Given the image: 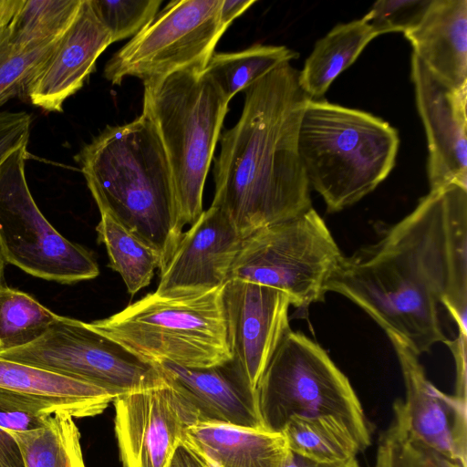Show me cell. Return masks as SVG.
Here are the masks:
<instances>
[{
	"label": "cell",
	"instance_id": "4",
	"mask_svg": "<svg viewBox=\"0 0 467 467\" xmlns=\"http://www.w3.org/2000/svg\"><path fill=\"white\" fill-rule=\"evenodd\" d=\"M298 152L310 187L337 213L373 192L395 166L396 129L368 112L308 99Z\"/></svg>",
	"mask_w": 467,
	"mask_h": 467
},
{
	"label": "cell",
	"instance_id": "3",
	"mask_svg": "<svg viewBox=\"0 0 467 467\" xmlns=\"http://www.w3.org/2000/svg\"><path fill=\"white\" fill-rule=\"evenodd\" d=\"M77 161L99 212L151 247L161 270L183 228L171 170L149 119L141 114L130 122L107 126L82 148Z\"/></svg>",
	"mask_w": 467,
	"mask_h": 467
},
{
	"label": "cell",
	"instance_id": "25",
	"mask_svg": "<svg viewBox=\"0 0 467 467\" xmlns=\"http://www.w3.org/2000/svg\"><path fill=\"white\" fill-rule=\"evenodd\" d=\"M299 54L285 46L254 45L232 53H213L205 72L228 99Z\"/></svg>",
	"mask_w": 467,
	"mask_h": 467
},
{
	"label": "cell",
	"instance_id": "40",
	"mask_svg": "<svg viewBox=\"0 0 467 467\" xmlns=\"http://www.w3.org/2000/svg\"><path fill=\"white\" fill-rule=\"evenodd\" d=\"M255 3V0H223L221 6V22L227 29L233 21Z\"/></svg>",
	"mask_w": 467,
	"mask_h": 467
},
{
	"label": "cell",
	"instance_id": "13",
	"mask_svg": "<svg viewBox=\"0 0 467 467\" xmlns=\"http://www.w3.org/2000/svg\"><path fill=\"white\" fill-rule=\"evenodd\" d=\"M402 372L406 396L394 403V417L416 440L467 467V400L438 389L419 356L400 337L387 335Z\"/></svg>",
	"mask_w": 467,
	"mask_h": 467
},
{
	"label": "cell",
	"instance_id": "28",
	"mask_svg": "<svg viewBox=\"0 0 467 467\" xmlns=\"http://www.w3.org/2000/svg\"><path fill=\"white\" fill-rule=\"evenodd\" d=\"M21 0H0V105L24 90L32 73L47 58L59 38L20 49L8 39V24Z\"/></svg>",
	"mask_w": 467,
	"mask_h": 467
},
{
	"label": "cell",
	"instance_id": "41",
	"mask_svg": "<svg viewBox=\"0 0 467 467\" xmlns=\"http://www.w3.org/2000/svg\"><path fill=\"white\" fill-rule=\"evenodd\" d=\"M374 467H386L385 453L383 447L380 443H379L376 462Z\"/></svg>",
	"mask_w": 467,
	"mask_h": 467
},
{
	"label": "cell",
	"instance_id": "11",
	"mask_svg": "<svg viewBox=\"0 0 467 467\" xmlns=\"http://www.w3.org/2000/svg\"><path fill=\"white\" fill-rule=\"evenodd\" d=\"M0 357L103 388L116 396L160 384L157 365L146 362L88 323L58 316L47 332Z\"/></svg>",
	"mask_w": 467,
	"mask_h": 467
},
{
	"label": "cell",
	"instance_id": "38",
	"mask_svg": "<svg viewBox=\"0 0 467 467\" xmlns=\"http://www.w3.org/2000/svg\"><path fill=\"white\" fill-rule=\"evenodd\" d=\"M168 467H212L193 449L182 441L176 449Z\"/></svg>",
	"mask_w": 467,
	"mask_h": 467
},
{
	"label": "cell",
	"instance_id": "18",
	"mask_svg": "<svg viewBox=\"0 0 467 467\" xmlns=\"http://www.w3.org/2000/svg\"><path fill=\"white\" fill-rule=\"evenodd\" d=\"M157 366L192 406L198 422L264 430L255 389L234 357L207 368L169 362Z\"/></svg>",
	"mask_w": 467,
	"mask_h": 467
},
{
	"label": "cell",
	"instance_id": "20",
	"mask_svg": "<svg viewBox=\"0 0 467 467\" xmlns=\"http://www.w3.org/2000/svg\"><path fill=\"white\" fill-rule=\"evenodd\" d=\"M404 36L436 78L455 90H467V0H432Z\"/></svg>",
	"mask_w": 467,
	"mask_h": 467
},
{
	"label": "cell",
	"instance_id": "34",
	"mask_svg": "<svg viewBox=\"0 0 467 467\" xmlns=\"http://www.w3.org/2000/svg\"><path fill=\"white\" fill-rule=\"evenodd\" d=\"M51 415H40L19 410L0 400V428L23 431L43 427Z\"/></svg>",
	"mask_w": 467,
	"mask_h": 467
},
{
	"label": "cell",
	"instance_id": "17",
	"mask_svg": "<svg viewBox=\"0 0 467 467\" xmlns=\"http://www.w3.org/2000/svg\"><path fill=\"white\" fill-rule=\"evenodd\" d=\"M110 44L109 31L94 15L88 0H82L71 25L32 73L23 91L33 105L47 111H62L65 100L83 87Z\"/></svg>",
	"mask_w": 467,
	"mask_h": 467
},
{
	"label": "cell",
	"instance_id": "19",
	"mask_svg": "<svg viewBox=\"0 0 467 467\" xmlns=\"http://www.w3.org/2000/svg\"><path fill=\"white\" fill-rule=\"evenodd\" d=\"M117 396L96 385L0 357V400L40 415L101 414Z\"/></svg>",
	"mask_w": 467,
	"mask_h": 467
},
{
	"label": "cell",
	"instance_id": "8",
	"mask_svg": "<svg viewBox=\"0 0 467 467\" xmlns=\"http://www.w3.org/2000/svg\"><path fill=\"white\" fill-rule=\"evenodd\" d=\"M344 255L312 207L292 219L257 230L242 241L229 279L283 291L296 308L323 302Z\"/></svg>",
	"mask_w": 467,
	"mask_h": 467
},
{
	"label": "cell",
	"instance_id": "33",
	"mask_svg": "<svg viewBox=\"0 0 467 467\" xmlns=\"http://www.w3.org/2000/svg\"><path fill=\"white\" fill-rule=\"evenodd\" d=\"M30 125L26 112H0V165L13 151L27 145Z\"/></svg>",
	"mask_w": 467,
	"mask_h": 467
},
{
	"label": "cell",
	"instance_id": "31",
	"mask_svg": "<svg viewBox=\"0 0 467 467\" xmlns=\"http://www.w3.org/2000/svg\"><path fill=\"white\" fill-rule=\"evenodd\" d=\"M379 443L386 467H462L413 438L395 417Z\"/></svg>",
	"mask_w": 467,
	"mask_h": 467
},
{
	"label": "cell",
	"instance_id": "26",
	"mask_svg": "<svg viewBox=\"0 0 467 467\" xmlns=\"http://www.w3.org/2000/svg\"><path fill=\"white\" fill-rule=\"evenodd\" d=\"M82 0H21L8 24L9 42L27 49L59 38L74 20Z\"/></svg>",
	"mask_w": 467,
	"mask_h": 467
},
{
	"label": "cell",
	"instance_id": "15",
	"mask_svg": "<svg viewBox=\"0 0 467 467\" xmlns=\"http://www.w3.org/2000/svg\"><path fill=\"white\" fill-rule=\"evenodd\" d=\"M242 241L227 214L211 205L182 234L171 257L161 270L155 293L182 296L223 286Z\"/></svg>",
	"mask_w": 467,
	"mask_h": 467
},
{
	"label": "cell",
	"instance_id": "7",
	"mask_svg": "<svg viewBox=\"0 0 467 467\" xmlns=\"http://www.w3.org/2000/svg\"><path fill=\"white\" fill-rule=\"evenodd\" d=\"M255 395L264 430L281 433L293 416L330 415L343 421L359 448L370 445L363 408L346 375L315 341L290 329L262 373Z\"/></svg>",
	"mask_w": 467,
	"mask_h": 467
},
{
	"label": "cell",
	"instance_id": "1",
	"mask_svg": "<svg viewBox=\"0 0 467 467\" xmlns=\"http://www.w3.org/2000/svg\"><path fill=\"white\" fill-rule=\"evenodd\" d=\"M327 290L348 298L418 356L448 339L441 304L467 332V190L430 191L378 241L344 256Z\"/></svg>",
	"mask_w": 467,
	"mask_h": 467
},
{
	"label": "cell",
	"instance_id": "22",
	"mask_svg": "<svg viewBox=\"0 0 467 467\" xmlns=\"http://www.w3.org/2000/svg\"><path fill=\"white\" fill-rule=\"evenodd\" d=\"M379 35L362 18L335 26L318 39L298 74V83L310 99H320L331 83L350 67Z\"/></svg>",
	"mask_w": 467,
	"mask_h": 467
},
{
	"label": "cell",
	"instance_id": "35",
	"mask_svg": "<svg viewBox=\"0 0 467 467\" xmlns=\"http://www.w3.org/2000/svg\"><path fill=\"white\" fill-rule=\"evenodd\" d=\"M444 344L450 348L456 368L455 396L461 400H467L466 388V353H467V334L458 332L457 337Z\"/></svg>",
	"mask_w": 467,
	"mask_h": 467
},
{
	"label": "cell",
	"instance_id": "32",
	"mask_svg": "<svg viewBox=\"0 0 467 467\" xmlns=\"http://www.w3.org/2000/svg\"><path fill=\"white\" fill-rule=\"evenodd\" d=\"M432 0H379L362 17L379 35L407 32L422 19Z\"/></svg>",
	"mask_w": 467,
	"mask_h": 467
},
{
	"label": "cell",
	"instance_id": "2",
	"mask_svg": "<svg viewBox=\"0 0 467 467\" xmlns=\"http://www.w3.org/2000/svg\"><path fill=\"white\" fill-rule=\"evenodd\" d=\"M298 74L286 63L246 88L238 121L220 136L212 205L243 239L312 208L297 144L309 98Z\"/></svg>",
	"mask_w": 467,
	"mask_h": 467
},
{
	"label": "cell",
	"instance_id": "6",
	"mask_svg": "<svg viewBox=\"0 0 467 467\" xmlns=\"http://www.w3.org/2000/svg\"><path fill=\"white\" fill-rule=\"evenodd\" d=\"M88 324L154 365L207 368L234 357L223 286L182 296L149 293L121 311Z\"/></svg>",
	"mask_w": 467,
	"mask_h": 467
},
{
	"label": "cell",
	"instance_id": "21",
	"mask_svg": "<svg viewBox=\"0 0 467 467\" xmlns=\"http://www.w3.org/2000/svg\"><path fill=\"white\" fill-rule=\"evenodd\" d=\"M212 467H282L288 452L282 433L198 422L182 440Z\"/></svg>",
	"mask_w": 467,
	"mask_h": 467
},
{
	"label": "cell",
	"instance_id": "27",
	"mask_svg": "<svg viewBox=\"0 0 467 467\" xmlns=\"http://www.w3.org/2000/svg\"><path fill=\"white\" fill-rule=\"evenodd\" d=\"M57 317L28 294L0 285V352L33 343Z\"/></svg>",
	"mask_w": 467,
	"mask_h": 467
},
{
	"label": "cell",
	"instance_id": "9",
	"mask_svg": "<svg viewBox=\"0 0 467 467\" xmlns=\"http://www.w3.org/2000/svg\"><path fill=\"white\" fill-rule=\"evenodd\" d=\"M26 146L0 165V252L5 262L36 277L73 284L97 277L87 249L61 235L40 212L29 191Z\"/></svg>",
	"mask_w": 467,
	"mask_h": 467
},
{
	"label": "cell",
	"instance_id": "14",
	"mask_svg": "<svg viewBox=\"0 0 467 467\" xmlns=\"http://www.w3.org/2000/svg\"><path fill=\"white\" fill-rule=\"evenodd\" d=\"M410 77L428 141L431 191L449 185L467 190V90H455L411 54Z\"/></svg>",
	"mask_w": 467,
	"mask_h": 467
},
{
	"label": "cell",
	"instance_id": "12",
	"mask_svg": "<svg viewBox=\"0 0 467 467\" xmlns=\"http://www.w3.org/2000/svg\"><path fill=\"white\" fill-rule=\"evenodd\" d=\"M113 404L123 467H168L188 428L198 423L192 406L164 376L156 386L117 396Z\"/></svg>",
	"mask_w": 467,
	"mask_h": 467
},
{
	"label": "cell",
	"instance_id": "30",
	"mask_svg": "<svg viewBox=\"0 0 467 467\" xmlns=\"http://www.w3.org/2000/svg\"><path fill=\"white\" fill-rule=\"evenodd\" d=\"M112 43L138 34L158 13L161 0H88Z\"/></svg>",
	"mask_w": 467,
	"mask_h": 467
},
{
	"label": "cell",
	"instance_id": "37",
	"mask_svg": "<svg viewBox=\"0 0 467 467\" xmlns=\"http://www.w3.org/2000/svg\"><path fill=\"white\" fill-rule=\"evenodd\" d=\"M0 467H25L23 458L14 437L0 428Z\"/></svg>",
	"mask_w": 467,
	"mask_h": 467
},
{
	"label": "cell",
	"instance_id": "23",
	"mask_svg": "<svg viewBox=\"0 0 467 467\" xmlns=\"http://www.w3.org/2000/svg\"><path fill=\"white\" fill-rule=\"evenodd\" d=\"M281 433L289 451L319 462H348L361 451L348 426L330 415L293 416Z\"/></svg>",
	"mask_w": 467,
	"mask_h": 467
},
{
	"label": "cell",
	"instance_id": "42",
	"mask_svg": "<svg viewBox=\"0 0 467 467\" xmlns=\"http://www.w3.org/2000/svg\"><path fill=\"white\" fill-rule=\"evenodd\" d=\"M5 259L2 256L0 252V285H4V268H5Z\"/></svg>",
	"mask_w": 467,
	"mask_h": 467
},
{
	"label": "cell",
	"instance_id": "36",
	"mask_svg": "<svg viewBox=\"0 0 467 467\" xmlns=\"http://www.w3.org/2000/svg\"><path fill=\"white\" fill-rule=\"evenodd\" d=\"M62 425L70 467H86L80 444V432L74 419L63 414Z\"/></svg>",
	"mask_w": 467,
	"mask_h": 467
},
{
	"label": "cell",
	"instance_id": "39",
	"mask_svg": "<svg viewBox=\"0 0 467 467\" xmlns=\"http://www.w3.org/2000/svg\"><path fill=\"white\" fill-rule=\"evenodd\" d=\"M282 467H360L357 458L344 462H319L309 460L288 450Z\"/></svg>",
	"mask_w": 467,
	"mask_h": 467
},
{
	"label": "cell",
	"instance_id": "10",
	"mask_svg": "<svg viewBox=\"0 0 467 467\" xmlns=\"http://www.w3.org/2000/svg\"><path fill=\"white\" fill-rule=\"evenodd\" d=\"M223 0H177L168 5L109 59L104 77L120 85L127 77L142 82L180 70L203 71L226 28Z\"/></svg>",
	"mask_w": 467,
	"mask_h": 467
},
{
	"label": "cell",
	"instance_id": "16",
	"mask_svg": "<svg viewBox=\"0 0 467 467\" xmlns=\"http://www.w3.org/2000/svg\"><path fill=\"white\" fill-rule=\"evenodd\" d=\"M223 303L233 356L255 389L283 337L291 329L290 299L275 288L229 279L223 285Z\"/></svg>",
	"mask_w": 467,
	"mask_h": 467
},
{
	"label": "cell",
	"instance_id": "5",
	"mask_svg": "<svg viewBox=\"0 0 467 467\" xmlns=\"http://www.w3.org/2000/svg\"><path fill=\"white\" fill-rule=\"evenodd\" d=\"M143 85L141 114L165 150L183 228L203 212L204 184L230 99L205 70H180Z\"/></svg>",
	"mask_w": 467,
	"mask_h": 467
},
{
	"label": "cell",
	"instance_id": "29",
	"mask_svg": "<svg viewBox=\"0 0 467 467\" xmlns=\"http://www.w3.org/2000/svg\"><path fill=\"white\" fill-rule=\"evenodd\" d=\"M62 415H51L47 424L37 429L7 431L18 444L25 467H70Z\"/></svg>",
	"mask_w": 467,
	"mask_h": 467
},
{
	"label": "cell",
	"instance_id": "24",
	"mask_svg": "<svg viewBox=\"0 0 467 467\" xmlns=\"http://www.w3.org/2000/svg\"><path fill=\"white\" fill-rule=\"evenodd\" d=\"M99 243L106 246L109 266L122 277L128 292L135 295L151 282L161 268L158 254L108 213L100 212L96 227Z\"/></svg>",
	"mask_w": 467,
	"mask_h": 467
}]
</instances>
